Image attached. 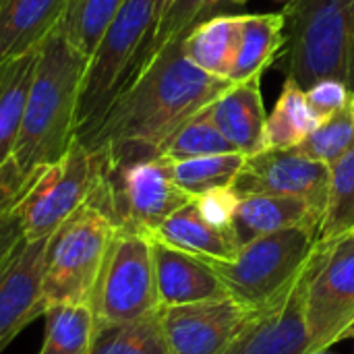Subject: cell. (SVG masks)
Masks as SVG:
<instances>
[{
    "label": "cell",
    "instance_id": "3957f363",
    "mask_svg": "<svg viewBox=\"0 0 354 354\" xmlns=\"http://www.w3.org/2000/svg\"><path fill=\"white\" fill-rule=\"evenodd\" d=\"M284 19L288 79L301 89L322 79L348 85L354 62V0H290Z\"/></svg>",
    "mask_w": 354,
    "mask_h": 354
},
{
    "label": "cell",
    "instance_id": "52a82bcc",
    "mask_svg": "<svg viewBox=\"0 0 354 354\" xmlns=\"http://www.w3.org/2000/svg\"><path fill=\"white\" fill-rule=\"evenodd\" d=\"M151 29L153 0H127L87 58L79 97V135L95 124L131 83Z\"/></svg>",
    "mask_w": 354,
    "mask_h": 354
},
{
    "label": "cell",
    "instance_id": "9a60e30c",
    "mask_svg": "<svg viewBox=\"0 0 354 354\" xmlns=\"http://www.w3.org/2000/svg\"><path fill=\"white\" fill-rule=\"evenodd\" d=\"M149 239L160 309L228 297L220 276L207 259L174 249L153 236Z\"/></svg>",
    "mask_w": 354,
    "mask_h": 354
},
{
    "label": "cell",
    "instance_id": "83f0119b",
    "mask_svg": "<svg viewBox=\"0 0 354 354\" xmlns=\"http://www.w3.org/2000/svg\"><path fill=\"white\" fill-rule=\"evenodd\" d=\"M245 158L247 156L243 153H220L180 162L170 160L172 178L189 197L195 199L207 191L232 187L236 174L245 164Z\"/></svg>",
    "mask_w": 354,
    "mask_h": 354
},
{
    "label": "cell",
    "instance_id": "484cf974",
    "mask_svg": "<svg viewBox=\"0 0 354 354\" xmlns=\"http://www.w3.org/2000/svg\"><path fill=\"white\" fill-rule=\"evenodd\" d=\"M124 4L127 0H68L60 33L73 50L89 58Z\"/></svg>",
    "mask_w": 354,
    "mask_h": 354
},
{
    "label": "cell",
    "instance_id": "836d02e7",
    "mask_svg": "<svg viewBox=\"0 0 354 354\" xmlns=\"http://www.w3.org/2000/svg\"><path fill=\"white\" fill-rule=\"evenodd\" d=\"M21 228L10 216H0V266L10 255L15 245L21 241Z\"/></svg>",
    "mask_w": 354,
    "mask_h": 354
},
{
    "label": "cell",
    "instance_id": "cb8c5ba5",
    "mask_svg": "<svg viewBox=\"0 0 354 354\" xmlns=\"http://www.w3.org/2000/svg\"><path fill=\"white\" fill-rule=\"evenodd\" d=\"M89 354H170L160 309L133 322L95 326Z\"/></svg>",
    "mask_w": 354,
    "mask_h": 354
},
{
    "label": "cell",
    "instance_id": "4dcf8cb0",
    "mask_svg": "<svg viewBox=\"0 0 354 354\" xmlns=\"http://www.w3.org/2000/svg\"><path fill=\"white\" fill-rule=\"evenodd\" d=\"M222 0H176L172 4V8L168 10V15L164 17V21L158 25V29L153 31V35L149 37L135 75L170 41H176L180 37H185L197 23H201ZM133 75V77H135Z\"/></svg>",
    "mask_w": 354,
    "mask_h": 354
},
{
    "label": "cell",
    "instance_id": "5bb4252c",
    "mask_svg": "<svg viewBox=\"0 0 354 354\" xmlns=\"http://www.w3.org/2000/svg\"><path fill=\"white\" fill-rule=\"evenodd\" d=\"M48 241L21 236L0 266V351L27 324L46 313L44 266Z\"/></svg>",
    "mask_w": 354,
    "mask_h": 354
},
{
    "label": "cell",
    "instance_id": "8992f818",
    "mask_svg": "<svg viewBox=\"0 0 354 354\" xmlns=\"http://www.w3.org/2000/svg\"><path fill=\"white\" fill-rule=\"evenodd\" d=\"M116 230V224L89 201L60 224L46 247V307L60 303L89 305V297Z\"/></svg>",
    "mask_w": 354,
    "mask_h": 354
},
{
    "label": "cell",
    "instance_id": "ffe728a7",
    "mask_svg": "<svg viewBox=\"0 0 354 354\" xmlns=\"http://www.w3.org/2000/svg\"><path fill=\"white\" fill-rule=\"evenodd\" d=\"M243 15H220L197 23L180 46L185 56L212 77L228 79L236 60Z\"/></svg>",
    "mask_w": 354,
    "mask_h": 354
},
{
    "label": "cell",
    "instance_id": "8d00e7d4",
    "mask_svg": "<svg viewBox=\"0 0 354 354\" xmlns=\"http://www.w3.org/2000/svg\"><path fill=\"white\" fill-rule=\"evenodd\" d=\"M228 2H232V4H245L247 0H228Z\"/></svg>",
    "mask_w": 354,
    "mask_h": 354
},
{
    "label": "cell",
    "instance_id": "30bf717a",
    "mask_svg": "<svg viewBox=\"0 0 354 354\" xmlns=\"http://www.w3.org/2000/svg\"><path fill=\"white\" fill-rule=\"evenodd\" d=\"M311 353L330 351L354 330V234L319 245L305 290ZM309 353V354H311Z\"/></svg>",
    "mask_w": 354,
    "mask_h": 354
},
{
    "label": "cell",
    "instance_id": "d590c367",
    "mask_svg": "<svg viewBox=\"0 0 354 354\" xmlns=\"http://www.w3.org/2000/svg\"><path fill=\"white\" fill-rule=\"evenodd\" d=\"M348 87H351V91H354V62H353V68H351V79H348Z\"/></svg>",
    "mask_w": 354,
    "mask_h": 354
},
{
    "label": "cell",
    "instance_id": "4316f807",
    "mask_svg": "<svg viewBox=\"0 0 354 354\" xmlns=\"http://www.w3.org/2000/svg\"><path fill=\"white\" fill-rule=\"evenodd\" d=\"M354 230V147L330 166L328 203L319 226V245H332Z\"/></svg>",
    "mask_w": 354,
    "mask_h": 354
},
{
    "label": "cell",
    "instance_id": "2e32d148",
    "mask_svg": "<svg viewBox=\"0 0 354 354\" xmlns=\"http://www.w3.org/2000/svg\"><path fill=\"white\" fill-rule=\"evenodd\" d=\"M68 0H0V64L39 54L60 29Z\"/></svg>",
    "mask_w": 354,
    "mask_h": 354
},
{
    "label": "cell",
    "instance_id": "9c48e42d",
    "mask_svg": "<svg viewBox=\"0 0 354 354\" xmlns=\"http://www.w3.org/2000/svg\"><path fill=\"white\" fill-rule=\"evenodd\" d=\"M97 162L77 139L62 160L41 170L10 209L23 239H50L91 197L97 183Z\"/></svg>",
    "mask_w": 354,
    "mask_h": 354
},
{
    "label": "cell",
    "instance_id": "f1b7e54d",
    "mask_svg": "<svg viewBox=\"0 0 354 354\" xmlns=\"http://www.w3.org/2000/svg\"><path fill=\"white\" fill-rule=\"evenodd\" d=\"M220 153H239V151L220 133V129L214 124L205 108L203 112H199L187 124L180 127V131L170 139L162 156L172 162H180V160L220 156Z\"/></svg>",
    "mask_w": 354,
    "mask_h": 354
},
{
    "label": "cell",
    "instance_id": "d6a6232c",
    "mask_svg": "<svg viewBox=\"0 0 354 354\" xmlns=\"http://www.w3.org/2000/svg\"><path fill=\"white\" fill-rule=\"evenodd\" d=\"M193 201H195L199 214H201L212 226L230 232L232 218H234L236 205H239V201H241L239 193H236L232 187H222V189L207 191V193L195 197ZM230 234H232V232H230Z\"/></svg>",
    "mask_w": 354,
    "mask_h": 354
},
{
    "label": "cell",
    "instance_id": "603a6c76",
    "mask_svg": "<svg viewBox=\"0 0 354 354\" xmlns=\"http://www.w3.org/2000/svg\"><path fill=\"white\" fill-rule=\"evenodd\" d=\"M37 54L0 64V170L10 160Z\"/></svg>",
    "mask_w": 354,
    "mask_h": 354
},
{
    "label": "cell",
    "instance_id": "1f68e13d",
    "mask_svg": "<svg viewBox=\"0 0 354 354\" xmlns=\"http://www.w3.org/2000/svg\"><path fill=\"white\" fill-rule=\"evenodd\" d=\"M309 108L313 110V114L317 116L319 122L332 118L334 114H338L340 110H344L351 100H353V91L351 87L340 81V79H322L317 83H313L311 87L305 89Z\"/></svg>",
    "mask_w": 354,
    "mask_h": 354
},
{
    "label": "cell",
    "instance_id": "5b68a950",
    "mask_svg": "<svg viewBox=\"0 0 354 354\" xmlns=\"http://www.w3.org/2000/svg\"><path fill=\"white\" fill-rule=\"evenodd\" d=\"M97 183L87 201L100 207L116 228L151 234L193 199L174 183L170 160L164 156L116 166L97 162Z\"/></svg>",
    "mask_w": 354,
    "mask_h": 354
},
{
    "label": "cell",
    "instance_id": "ba28073f",
    "mask_svg": "<svg viewBox=\"0 0 354 354\" xmlns=\"http://www.w3.org/2000/svg\"><path fill=\"white\" fill-rule=\"evenodd\" d=\"M89 307L95 326L133 322L160 309L151 239L118 228L97 274Z\"/></svg>",
    "mask_w": 354,
    "mask_h": 354
},
{
    "label": "cell",
    "instance_id": "f35d334b",
    "mask_svg": "<svg viewBox=\"0 0 354 354\" xmlns=\"http://www.w3.org/2000/svg\"><path fill=\"white\" fill-rule=\"evenodd\" d=\"M353 116H354V91H353Z\"/></svg>",
    "mask_w": 354,
    "mask_h": 354
},
{
    "label": "cell",
    "instance_id": "ab89813d",
    "mask_svg": "<svg viewBox=\"0 0 354 354\" xmlns=\"http://www.w3.org/2000/svg\"><path fill=\"white\" fill-rule=\"evenodd\" d=\"M348 338H354V330H353V332H351V336H348Z\"/></svg>",
    "mask_w": 354,
    "mask_h": 354
},
{
    "label": "cell",
    "instance_id": "6da1fadb",
    "mask_svg": "<svg viewBox=\"0 0 354 354\" xmlns=\"http://www.w3.org/2000/svg\"><path fill=\"white\" fill-rule=\"evenodd\" d=\"M228 85V79L195 66L185 56L180 39L170 41L131 79L100 120L79 135V141L106 166L162 156L180 127Z\"/></svg>",
    "mask_w": 354,
    "mask_h": 354
},
{
    "label": "cell",
    "instance_id": "7c38bea8",
    "mask_svg": "<svg viewBox=\"0 0 354 354\" xmlns=\"http://www.w3.org/2000/svg\"><path fill=\"white\" fill-rule=\"evenodd\" d=\"M313 259L315 255L290 288H286L272 303L251 311L249 319L224 354L311 353V338L305 319V290Z\"/></svg>",
    "mask_w": 354,
    "mask_h": 354
},
{
    "label": "cell",
    "instance_id": "e575fe53",
    "mask_svg": "<svg viewBox=\"0 0 354 354\" xmlns=\"http://www.w3.org/2000/svg\"><path fill=\"white\" fill-rule=\"evenodd\" d=\"M174 2H176V0H153V29H151V35H153V31L158 29V25L164 21V17L168 15V10L172 8ZM151 35H149V37H151ZM147 41H149V39H147ZM145 46H147V44H145ZM143 50H145V48H143ZM141 54H143V52H141ZM139 58H141V56H139ZM135 71H137V68H135Z\"/></svg>",
    "mask_w": 354,
    "mask_h": 354
},
{
    "label": "cell",
    "instance_id": "8fae6325",
    "mask_svg": "<svg viewBox=\"0 0 354 354\" xmlns=\"http://www.w3.org/2000/svg\"><path fill=\"white\" fill-rule=\"evenodd\" d=\"M232 189L239 197L284 195L307 201L324 218L330 189V166L292 149H263L247 156Z\"/></svg>",
    "mask_w": 354,
    "mask_h": 354
},
{
    "label": "cell",
    "instance_id": "7a4b0ae2",
    "mask_svg": "<svg viewBox=\"0 0 354 354\" xmlns=\"http://www.w3.org/2000/svg\"><path fill=\"white\" fill-rule=\"evenodd\" d=\"M87 58L60 29L39 50L10 160L0 170V216H8L29 183L66 156L79 139V97Z\"/></svg>",
    "mask_w": 354,
    "mask_h": 354
},
{
    "label": "cell",
    "instance_id": "f546056e",
    "mask_svg": "<svg viewBox=\"0 0 354 354\" xmlns=\"http://www.w3.org/2000/svg\"><path fill=\"white\" fill-rule=\"evenodd\" d=\"M354 147V116L353 100L351 104L334 114L332 118L319 122V127L295 149L303 156L334 166Z\"/></svg>",
    "mask_w": 354,
    "mask_h": 354
},
{
    "label": "cell",
    "instance_id": "d4e9b609",
    "mask_svg": "<svg viewBox=\"0 0 354 354\" xmlns=\"http://www.w3.org/2000/svg\"><path fill=\"white\" fill-rule=\"evenodd\" d=\"M46 334L39 354H89L95 319L87 303L48 305L46 307Z\"/></svg>",
    "mask_w": 354,
    "mask_h": 354
},
{
    "label": "cell",
    "instance_id": "e0dca14e",
    "mask_svg": "<svg viewBox=\"0 0 354 354\" xmlns=\"http://www.w3.org/2000/svg\"><path fill=\"white\" fill-rule=\"evenodd\" d=\"M261 77L241 83H230L209 106L207 114L220 133L243 156H253L266 149V108L259 87Z\"/></svg>",
    "mask_w": 354,
    "mask_h": 354
},
{
    "label": "cell",
    "instance_id": "4fadbf2b",
    "mask_svg": "<svg viewBox=\"0 0 354 354\" xmlns=\"http://www.w3.org/2000/svg\"><path fill=\"white\" fill-rule=\"evenodd\" d=\"M253 309L232 297L160 309L170 354H224Z\"/></svg>",
    "mask_w": 354,
    "mask_h": 354
},
{
    "label": "cell",
    "instance_id": "7402d4cb",
    "mask_svg": "<svg viewBox=\"0 0 354 354\" xmlns=\"http://www.w3.org/2000/svg\"><path fill=\"white\" fill-rule=\"evenodd\" d=\"M317 127L319 120L309 108L305 89L286 77L282 93L266 120V149H292L301 145Z\"/></svg>",
    "mask_w": 354,
    "mask_h": 354
},
{
    "label": "cell",
    "instance_id": "d6986e66",
    "mask_svg": "<svg viewBox=\"0 0 354 354\" xmlns=\"http://www.w3.org/2000/svg\"><path fill=\"white\" fill-rule=\"evenodd\" d=\"M149 236L185 253L216 261L232 259L239 251L234 236L228 230L212 226L199 214L193 199L168 216Z\"/></svg>",
    "mask_w": 354,
    "mask_h": 354
},
{
    "label": "cell",
    "instance_id": "277c9868",
    "mask_svg": "<svg viewBox=\"0 0 354 354\" xmlns=\"http://www.w3.org/2000/svg\"><path fill=\"white\" fill-rule=\"evenodd\" d=\"M317 230L295 226L243 245L232 259H207L228 297L259 309L280 297L309 266L317 251Z\"/></svg>",
    "mask_w": 354,
    "mask_h": 354
},
{
    "label": "cell",
    "instance_id": "44dd1931",
    "mask_svg": "<svg viewBox=\"0 0 354 354\" xmlns=\"http://www.w3.org/2000/svg\"><path fill=\"white\" fill-rule=\"evenodd\" d=\"M284 12L243 15L239 52L228 81L241 83L253 77H261L278 50L284 46Z\"/></svg>",
    "mask_w": 354,
    "mask_h": 354
},
{
    "label": "cell",
    "instance_id": "74e56055",
    "mask_svg": "<svg viewBox=\"0 0 354 354\" xmlns=\"http://www.w3.org/2000/svg\"><path fill=\"white\" fill-rule=\"evenodd\" d=\"M311 354H330L328 351H322V353H311Z\"/></svg>",
    "mask_w": 354,
    "mask_h": 354
},
{
    "label": "cell",
    "instance_id": "60d3db41",
    "mask_svg": "<svg viewBox=\"0 0 354 354\" xmlns=\"http://www.w3.org/2000/svg\"><path fill=\"white\" fill-rule=\"evenodd\" d=\"M353 234H354V230H353Z\"/></svg>",
    "mask_w": 354,
    "mask_h": 354
},
{
    "label": "cell",
    "instance_id": "ac0fdd59",
    "mask_svg": "<svg viewBox=\"0 0 354 354\" xmlns=\"http://www.w3.org/2000/svg\"><path fill=\"white\" fill-rule=\"evenodd\" d=\"M305 226L319 232L322 214L313 209L307 201L284 195H247L241 197L230 232L239 249L259 236ZM319 236V234H317Z\"/></svg>",
    "mask_w": 354,
    "mask_h": 354
}]
</instances>
